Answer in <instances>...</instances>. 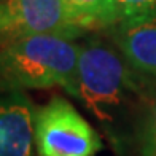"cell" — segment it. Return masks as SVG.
Returning <instances> with one entry per match:
<instances>
[{
  "instance_id": "obj_2",
  "label": "cell",
  "mask_w": 156,
  "mask_h": 156,
  "mask_svg": "<svg viewBox=\"0 0 156 156\" xmlns=\"http://www.w3.org/2000/svg\"><path fill=\"white\" fill-rule=\"evenodd\" d=\"M81 45L59 35H30L0 45V81L8 89L61 86L76 97Z\"/></svg>"
},
{
  "instance_id": "obj_4",
  "label": "cell",
  "mask_w": 156,
  "mask_h": 156,
  "mask_svg": "<svg viewBox=\"0 0 156 156\" xmlns=\"http://www.w3.org/2000/svg\"><path fill=\"white\" fill-rule=\"evenodd\" d=\"M91 30L67 0H0V45L30 35L75 40Z\"/></svg>"
},
{
  "instance_id": "obj_3",
  "label": "cell",
  "mask_w": 156,
  "mask_h": 156,
  "mask_svg": "<svg viewBox=\"0 0 156 156\" xmlns=\"http://www.w3.org/2000/svg\"><path fill=\"white\" fill-rule=\"evenodd\" d=\"M34 134L38 156H96L104 148L94 127L59 96L35 110Z\"/></svg>"
},
{
  "instance_id": "obj_1",
  "label": "cell",
  "mask_w": 156,
  "mask_h": 156,
  "mask_svg": "<svg viewBox=\"0 0 156 156\" xmlns=\"http://www.w3.org/2000/svg\"><path fill=\"white\" fill-rule=\"evenodd\" d=\"M119 49L101 38L81 45L76 69V97L104 127L116 150L127 137L126 123L139 101L148 94L150 81Z\"/></svg>"
},
{
  "instance_id": "obj_7",
  "label": "cell",
  "mask_w": 156,
  "mask_h": 156,
  "mask_svg": "<svg viewBox=\"0 0 156 156\" xmlns=\"http://www.w3.org/2000/svg\"><path fill=\"white\" fill-rule=\"evenodd\" d=\"M93 30L113 29L119 23L116 0H67Z\"/></svg>"
},
{
  "instance_id": "obj_8",
  "label": "cell",
  "mask_w": 156,
  "mask_h": 156,
  "mask_svg": "<svg viewBox=\"0 0 156 156\" xmlns=\"http://www.w3.org/2000/svg\"><path fill=\"white\" fill-rule=\"evenodd\" d=\"M134 140L140 156H156V96L142 112Z\"/></svg>"
},
{
  "instance_id": "obj_9",
  "label": "cell",
  "mask_w": 156,
  "mask_h": 156,
  "mask_svg": "<svg viewBox=\"0 0 156 156\" xmlns=\"http://www.w3.org/2000/svg\"><path fill=\"white\" fill-rule=\"evenodd\" d=\"M119 24H136L156 18V0H116Z\"/></svg>"
},
{
  "instance_id": "obj_6",
  "label": "cell",
  "mask_w": 156,
  "mask_h": 156,
  "mask_svg": "<svg viewBox=\"0 0 156 156\" xmlns=\"http://www.w3.org/2000/svg\"><path fill=\"white\" fill-rule=\"evenodd\" d=\"M116 48L137 70L156 78V18L112 29Z\"/></svg>"
},
{
  "instance_id": "obj_5",
  "label": "cell",
  "mask_w": 156,
  "mask_h": 156,
  "mask_svg": "<svg viewBox=\"0 0 156 156\" xmlns=\"http://www.w3.org/2000/svg\"><path fill=\"white\" fill-rule=\"evenodd\" d=\"M35 108L23 89L0 94V156H35Z\"/></svg>"
}]
</instances>
